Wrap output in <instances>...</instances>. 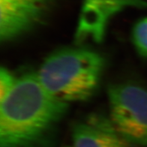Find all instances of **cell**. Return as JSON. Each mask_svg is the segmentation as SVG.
<instances>
[{"label":"cell","instance_id":"6da1fadb","mask_svg":"<svg viewBox=\"0 0 147 147\" xmlns=\"http://www.w3.org/2000/svg\"><path fill=\"white\" fill-rule=\"evenodd\" d=\"M68 105L47 91L37 74L22 75L1 100L0 147H47Z\"/></svg>","mask_w":147,"mask_h":147},{"label":"cell","instance_id":"7a4b0ae2","mask_svg":"<svg viewBox=\"0 0 147 147\" xmlns=\"http://www.w3.org/2000/svg\"><path fill=\"white\" fill-rule=\"evenodd\" d=\"M104 67V59L95 51L65 48L47 56L37 76L52 96L68 104L86 101L92 96Z\"/></svg>","mask_w":147,"mask_h":147},{"label":"cell","instance_id":"3957f363","mask_svg":"<svg viewBox=\"0 0 147 147\" xmlns=\"http://www.w3.org/2000/svg\"><path fill=\"white\" fill-rule=\"evenodd\" d=\"M110 122L133 146H147V90L133 83L108 89Z\"/></svg>","mask_w":147,"mask_h":147},{"label":"cell","instance_id":"277c9868","mask_svg":"<svg viewBox=\"0 0 147 147\" xmlns=\"http://www.w3.org/2000/svg\"><path fill=\"white\" fill-rule=\"evenodd\" d=\"M49 0H0V39L9 42L32 30L45 18Z\"/></svg>","mask_w":147,"mask_h":147},{"label":"cell","instance_id":"5b68a950","mask_svg":"<svg viewBox=\"0 0 147 147\" xmlns=\"http://www.w3.org/2000/svg\"><path fill=\"white\" fill-rule=\"evenodd\" d=\"M144 0H83L77 35L83 40L101 41L109 20L127 7H144Z\"/></svg>","mask_w":147,"mask_h":147},{"label":"cell","instance_id":"8992f818","mask_svg":"<svg viewBox=\"0 0 147 147\" xmlns=\"http://www.w3.org/2000/svg\"><path fill=\"white\" fill-rule=\"evenodd\" d=\"M73 147H134L116 131L110 119L92 116L72 131Z\"/></svg>","mask_w":147,"mask_h":147},{"label":"cell","instance_id":"52a82bcc","mask_svg":"<svg viewBox=\"0 0 147 147\" xmlns=\"http://www.w3.org/2000/svg\"><path fill=\"white\" fill-rule=\"evenodd\" d=\"M132 41L140 55L147 57V18L136 23L132 30Z\"/></svg>","mask_w":147,"mask_h":147},{"label":"cell","instance_id":"ba28073f","mask_svg":"<svg viewBox=\"0 0 147 147\" xmlns=\"http://www.w3.org/2000/svg\"><path fill=\"white\" fill-rule=\"evenodd\" d=\"M17 79L8 68L2 67L0 71V100H2L14 87Z\"/></svg>","mask_w":147,"mask_h":147}]
</instances>
